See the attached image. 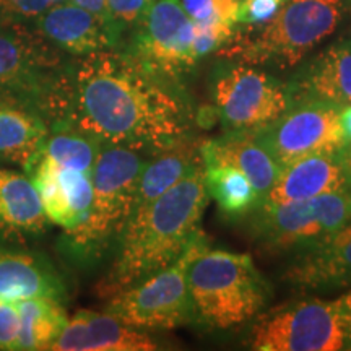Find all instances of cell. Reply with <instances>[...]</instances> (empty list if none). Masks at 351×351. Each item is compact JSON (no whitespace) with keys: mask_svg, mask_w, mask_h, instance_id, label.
<instances>
[{"mask_svg":"<svg viewBox=\"0 0 351 351\" xmlns=\"http://www.w3.org/2000/svg\"><path fill=\"white\" fill-rule=\"evenodd\" d=\"M47 124L153 155L191 138L195 114L184 83L108 49L65 64Z\"/></svg>","mask_w":351,"mask_h":351,"instance_id":"cell-1","label":"cell"},{"mask_svg":"<svg viewBox=\"0 0 351 351\" xmlns=\"http://www.w3.org/2000/svg\"><path fill=\"white\" fill-rule=\"evenodd\" d=\"M207 204L202 165L156 200L135 210L121 232L116 258L99 283V295L112 296L171 265L200 231Z\"/></svg>","mask_w":351,"mask_h":351,"instance_id":"cell-2","label":"cell"},{"mask_svg":"<svg viewBox=\"0 0 351 351\" xmlns=\"http://www.w3.org/2000/svg\"><path fill=\"white\" fill-rule=\"evenodd\" d=\"M350 5L351 0H287L267 23L234 28L218 56L291 69L339 28Z\"/></svg>","mask_w":351,"mask_h":351,"instance_id":"cell-3","label":"cell"},{"mask_svg":"<svg viewBox=\"0 0 351 351\" xmlns=\"http://www.w3.org/2000/svg\"><path fill=\"white\" fill-rule=\"evenodd\" d=\"M194 324L210 330L244 326L269 302L270 285L247 254L205 245L187 267Z\"/></svg>","mask_w":351,"mask_h":351,"instance_id":"cell-4","label":"cell"},{"mask_svg":"<svg viewBox=\"0 0 351 351\" xmlns=\"http://www.w3.org/2000/svg\"><path fill=\"white\" fill-rule=\"evenodd\" d=\"M147 153L134 148L103 145L91 173L93 200L90 213L77 230L62 238L64 252L80 263H93L117 244L137 194Z\"/></svg>","mask_w":351,"mask_h":351,"instance_id":"cell-5","label":"cell"},{"mask_svg":"<svg viewBox=\"0 0 351 351\" xmlns=\"http://www.w3.org/2000/svg\"><path fill=\"white\" fill-rule=\"evenodd\" d=\"M65 64L60 51L36 29L0 20V101L36 112L47 122Z\"/></svg>","mask_w":351,"mask_h":351,"instance_id":"cell-6","label":"cell"},{"mask_svg":"<svg viewBox=\"0 0 351 351\" xmlns=\"http://www.w3.org/2000/svg\"><path fill=\"white\" fill-rule=\"evenodd\" d=\"M205 245L208 238L199 231L171 265L109 296L106 313L138 330H173L194 324L187 267Z\"/></svg>","mask_w":351,"mask_h":351,"instance_id":"cell-7","label":"cell"},{"mask_svg":"<svg viewBox=\"0 0 351 351\" xmlns=\"http://www.w3.org/2000/svg\"><path fill=\"white\" fill-rule=\"evenodd\" d=\"M257 351L351 350V317L335 301L306 298L267 313L252 328Z\"/></svg>","mask_w":351,"mask_h":351,"instance_id":"cell-8","label":"cell"},{"mask_svg":"<svg viewBox=\"0 0 351 351\" xmlns=\"http://www.w3.org/2000/svg\"><path fill=\"white\" fill-rule=\"evenodd\" d=\"M210 93L225 132L257 130L291 106L287 82L234 59H223L215 65Z\"/></svg>","mask_w":351,"mask_h":351,"instance_id":"cell-9","label":"cell"},{"mask_svg":"<svg viewBox=\"0 0 351 351\" xmlns=\"http://www.w3.org/2000/svg\"><path fill=\"white\" fill-rule=\"evenodd\" d=\"M251 215L252 232L262 249L296 254L351 221V191L285 204L262 202Z\"/></svg>","mask_w":351,"mask_h":351,"instance_id":"cell-10","label":"cell"},{"mask_svg":"<svg viewBox=\"0 0 351 351\" xmlns=\"http://www.w3.org/2000/svg\"><path fill=\"white\" fill-rule=\"evenodd\" d=\"M122 51L156 75L184 83L199 62L194 56V21L179 0H152Z\"/></svg>","mask_w":351,"mask_h":351,"instance_id":"cell-11","label":"cell"},{"mask_svg":"<svg viewBox=\"0 0 351 351\" xmlns=\"http://www.w3.org/2000/svg\"><path fill=\"white\" fill-rule=\"evenodd\" d=\"M341 108L320 101L291 104L270 124L252 130L254 137L280 166L319 153H337L345 145Z\"/></svg>","mask_w":351,"mask_h":351,"instance_id":"cell-12","label":"cell"},{"mask_svg":"<svg viewBox=\"0 0 351 351\" xmlns=\"http://www.w3.org/2000/svg\"><path fill=\"white\" fill-rule=\"evenodd\" d=\"M32 179L51 223L67 232L85 221L93 200L90 174L64 168L47 156H41L32 171Z\"/></svg>","mask_w":351,"mask_h":351,"instance_id":"cell-13","label":"cell"},{"mask_svg":"<svg viewBox=\"0 0 351 351\" xmlns=\"http://www.w3.org/2000/svg\"><path fill=\"white\" fill-rule=\"evenodd\" d=\"M301 291H332L351 285V221L311 247L293 254L283 274Z\"/></svg>","mask_w":351,"mask_h":351,"instance_id":"cell-14","label":"cell"},{"mask_svg":"<svg viewBox=\"0 0 351 351\" xmlns=\"http://www.w3.org/2000/svg\"><path fill=\"white\" fill-rule=\"evenodd\" d=\"M291 104L320 101L351 104V38H341L302 64L287 82Z\"/></svg>","mask_w":351,"mask_h":351,"instance_id":"cell-15","label":"cell"},{"mask_svg":"<svg viewBox=\"0 0 351 351\" xmlns=\"http://www.w3.org/2000/svg\"><path fill=\"white\" fill-rule=\"evenodd\" d=\"M33 26L52 46L75 57L119 49L122 44L111 26L72 2L49 7L33 20Z\"/></svg>","mask_w":351,"mask_h":351,"instance_id":"cell-16","label":"cell"},{"mask_svg":"<svg viewBox=\"0 0 351 351\" xmlns=\"http://www.w3.org/2000/svg\"><path fill=\"white\" fill-rule=\"evenodd\" d=\"M158 343L143 330L122 324L109 313L78 311L67 319L52 351H152Z\"/></svg>","mask_w":351,"mask_h":351,"instance_id":"cell-17","label":"cell"},{"mask_svg":"<svg viewBox=\"0 0 351 351\" xmlns=\"http://www.w3.org/2000/svg\"><path fill=\"white\" fill-rule=\"evenodd\" d=\"M339 191H351L350 179L340 163L339 155L319 153L283 166L262 202L285 204L314 199Z\"/></svg>","mask_w":351,"mask_h":351,"instance_id":"cell-18","label":"cell"},{"mask_svg":"<svg viewBox=\"0 0 351 351\" xmlns=\"http://www.w3.org/2000/svg\"><path fill=\"white\" fill-rule=\"evenodd\" d=\"M200 156L204 166L228 165L239 169L256 189L258 204L269 194L282 171V166L254 137L252 130L225 132L223 137L207 140L200 143Z\"/></svg>","mask_w":351,"mask_h":351,"instance_id":"cell-19","label":"cell"},{"mask_svg":"<svg viewBox=\"0 0 351 351\" xmlns=\"http://www.w3.org/2000/svg\"><path fill=\"white\" fill-rule=\"evenodd\" d=\"M65 285L51 263L32 254L0 247V300L21 301L28 298H54L62 301Z\"/></svg>","mask_w":351,"mask_h":351,"instance_id":"cell-20","label":"cell"},{"mask_svg":"<svg viewBox=\"0 0 351 351\" xmlns=\"http://www.w3.org/2000/svg\"><path fill=\"white\" fill-rule=\"evenodd\" d=\"M47 221L33 179L0 169V236L25 239L43 232Z\"/></svg>","mask_w":351,"mask_h":351,"instance_id":"cell-21","label":"cell"},{"mask_svg":"<svg viewBox=\"0 0 351 351\" xmlns=\"http://www.w3.org/2000/svg\"><path fill=\"white\" fill-rule=\"evenodd\" d=\"M47 135L49 125L39 114L0 101V160L32 173Z\"/></svg>","mask_w":351,"mask_h":351,"instance_id":"cell-22","label":"cell"},{"mask_svg":"<svg viewBox=\"0 0 351 351\" xmlns=\"http://www.w3.org/2000/svg\"><path fill=\"white\" fill-rule=\"evenodd\" d=\"M150 156L140 174L134 212L156 200L195 168L204 165L200 156V143L194 142L192 137Z\"/></svg>","mask_w":351,"mask_h":351,"instance_id":"cell-23","label":"cell"},{"mask_svg":"<svg viewBox=\"0 0 351 351\" xmlns=\"http://www.w3.org/2000/svg\"><path fill=\"white\" fill-rule=\"evenodd\" d=\"M16 307L20 315V328L15 350H51V345L62 332L69 319L62 301L38 296L16 301Z\"/></svg>","mask_w":351,"mask_h":351,"instance_id":"cell-24","label":"cell"},{"mask_svg":"<svg viewBox=\"0 0 351 351\" xmlns=\"http://www.w3.org/2000/svg\"><path fill=\"white\" fill-rule=\"evenodd\" d=\"M207 194L217 202L219 212L228 219L251 215L258 205L254 186L239 169L228 165L204 166Z\"/></svg>","mask_w":351,"mask_h":351,"instance_id":"cell-25","label":"cell"},{"mask_svg":"<svg viewBox=\"0 0 351 351\" xmlns=\"http://www.w3.org/2000/svg\"><path fill=\"white\" fill-rule=\"evenodd\" d=\"M101 145L98 140L73 129L49 130L43 147V155L64 168H72L82 173H93Z\"/></svg>","mask_w":351,"mask_h":351,"instance_id":"cell-26","label":"cell"},{"mask_svg":"<svg viewBox=\"0 0 351 351\" xmlns=\"http://www.w3.org/2000/svg\"><path fill=\"white\" fill-rule=\"evenodd\" d=\"M189 19L195 25H238L241 0H179Z\"/></svg>","mask_w":351,"mask_h":351,"instance_id":"cell-27","label":"cell"},{"mask_svg":"<svg viewBox=\"0 0 351 351\" xmlns=\"http://www.w3.org/2000/svg\"><path fill=\"white\" fill-rule=\"evenodd\" d=\"M236 26L225 23H208L195 25L194 23V56L197 60L204 59L213 52L221 49L230 41Z\"/></svg>","mask_w":351,"mask_h":351,"instance_id":"cell-28","label":"cell"},{"mask_svg":"<svg viewBox=\"0 0 351 351\" xmlns=\"http://www.w3.org/2000/svg\"><path fill=\"white\" fill-rule=\"evenodd\" d=\"M150 3L152 0H108L111 23L121 38L138 23Z\"/></svg>","mask_w":351,"mask_h":351,"instance_id":"cell-29","label":"cell"},{"mask_svg":"<svg viewBox=\"0 0 351 351\" xmlns=\"http://www.w3.org/2000/svg\"><path fill=\"white\" fill-rule=\"evenodd\" d=\"M52 7L51 0H0V20L33 21Z\"/></svg>","mask_w":351,"mask_h":351,"instance_id":"cell-30","label":"cell"},{"mask_svg":"<svg viewBox=\"0 0 351 351\" xmlns=\"http://www.w3.org/2000/svg\"><path fill=\"white\" fill-rule=\"evenodd\" d=\"M287 0H241L238 25H263L270 21Z\"/></svg>","mask_w":351,"mask_h":351,"instance_id":"cell-31","label":"cell"},{"mask_svg":"<svg viewBox=\"0 0 351 351\" xmlns=\"http://www.w3.org/2000/svg\"><path fill=\"white\" fill-rule=\"evenodd\" d=\"M20 315L16 302L0 300V350L12 351L16 346Z\"/></svg>","mask_w":351,"mask_h":351,"instance_id":"cell-32","label":"cell"},{"mask_svg":"<svg viewBox=\"0 0 351 351\" xmlns=\"http://www.w3.org/2000/svg\"><path fill=\"white\" fill-rule=\"evenodd\" d=\"M69 2H72L78 7L85 8V10L93 13V15H96L98 19L103 20L104 23H108L109 26H111L112 32L116 33V36L122 41V38L117 34V32L114 29V26L111 23V16H109V10H108V0H69Z\"/></svg>","mask_w":351,"mask_h":351,"instance_id":"cell-33","label":"cell"},{"mask_svg":"<svg viewBox=\"0 0 351 351\" xmlns=\"http://www.w3.org/2000/svg\"><path fill=\"white\" fill-rule=\"evenodd\" d=\"M337 155H339L340 163H341V166H343L345 173H346V176H348L350 184H351V140L350 142H346L343 147L337 152Z\"/></svg>","mask_w":351,"mask_h":351,"instance_id":"cell-34","label":"cell"},{"mask_svg":"<svg viewBox=\"0 0 351 351\" xmlns=\"http://www.w3.org/2000/svg\"><path fill=\"white\" fill-rule=\"evenodd\" d=\"M340 124H341V130H343L345 143L350 142V140H351V104H350V106L341 108Z\"/></svg>","mask_w":351,"mask_h":351,"instance_id":"cell-35","label":"cell"},{"mask_svg":"<svg viewBox=\"0 0 351 351\" xmlns=\"http://www.w3.org/2000/svg\"><path fill=\"white\" fill-rule=\"evenodd\" d=\"M340 301H341V304H343L345 311L348 313V315L351 317V293H348V295H345V296H341Z\"/></svg>","mask_w":351,"mask_h":351,"instance_id":"cell-36","label":"cell"}]
</instances>
